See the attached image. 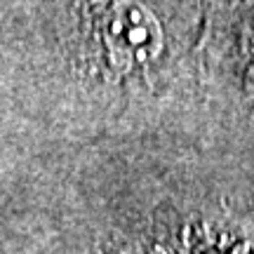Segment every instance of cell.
Wrapping results in <instances>:
<instances>
[{"mask_svg": "<svg viewBox=\"0 0 254 254\" xmlns=\"http://www.w3.org/2000/svg\"><path fill=\"white\" fill-rule=\"evenodd\" d=\"M101 33L111 64L118 71L151 64L163 50V31L158 19L136 2L111 5Z\"/></svg>", "mask_w": 254, "mask_h": 254, "instance_id": "cell-1", "label": "cell"}]
</instances>
